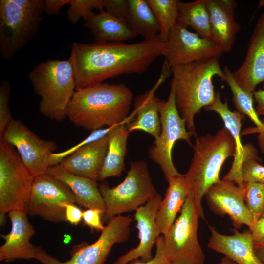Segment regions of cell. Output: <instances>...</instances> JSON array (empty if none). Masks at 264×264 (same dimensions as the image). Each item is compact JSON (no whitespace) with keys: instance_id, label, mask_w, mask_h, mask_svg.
Here are the masks:
<instances>
[{"instance_id":"46","label":"cell","mask_w":264,"mask_h":264,"mask_svg":"<svg viewBox=\"0 0 264 264\" xmlns=\"http://www.w3.org/2000/svg\"><path fill=\"white\" fill-rule=\"evenodd\" d=\"M219 264H237L233 261L226 257L222 258L220 261Z\"/></svg>"},{"instance_id":"39","label":"cell","mask_w":264,"mask_h":264,"mask_svg":"<svg viewBox=\"0 0 264 264\" xmlns=\"http://www.w3.org/2000/svg\"><path fill=\"white\" fill-rule=\"evenodd\" d=\"M155 245V255L151 260L144 262L141 259H136L130 262L129 264H169L164 255L163 236H159L157 238Z\"/></svg>"},{"instance_id":"34","label":"cell","mask_w":264,"mask_h":264,"mask_svg":"<svg viewBox=\"0 0 264 264\" xmlns=\"http://www.w3.org/2000/svg\"><path fill=\"white\" fill-rule=\"evenodd\" d=\"M66 15L68 21L73 24L83 18L88 20L95 13L94 9L99 11L104 9V0H70Z\"/></svg>"},{"instance_id":"4","label":"cell","mask_w":264,"mask_h":264,"mask_svg":"<svg viewBox=\"0 0 264 264\" xmlns=\"http://www.w3.org/2000/svg\"><path fill=\"white\" fill-rule=\"evenodd\" d=\"M192 147L193 155L184 176L199 218L204 219L202 199L208 189L220 180V173L224 161L234 157L235 142L224 126L216 134L196 137Z\"/></svg>"},{"instance_id":"23","label":"cell","mask_w":264,"mask_h":264,"mask_svg":"<svg viewBox=\"0 0 264 264\" xmlns=\"http://www.w3.org/2000/svg\"><path fill=\"white\" fill-rule=\"evenodd\" d=\"M206 110L217 113L224 123V126L232 134L235 142V151L232 166L223 179L233 181L241 188H244L242 176V167L245 154L244 146L241 141V129L244 115L238 111H232L228 108L227 101L222 102L220 93H216L214 102Z\"/></svg>"},{"instance_id":"19","label":"cell","mask_w":264,"mask_h":264,"mask_svg":"<svg viewBox=\"0 0 264 264\" xmlns=\"http://www.w3.org/2000/svg\"><path fill=\"white\" fill-rule=\"evenodd\" d=\"M232 73L238 85L250 93H253L256 87L264 81V12L255 25L243 63Z\"/></svg>"},{"instance_id":"18","label":"cell","mask_w":264,"mask_h":264,"mask_svg":"<svg viewBox=\"0 0 264 264\" xmlns=\"http://www.w3.org/2000/svg\"><path fill=\"white\" fill-rule=\"evenodd\" d=\"M171 67L164 62L160 77L152 89L136 97L132 114L126 119L128 131H143L153 136L154 139L160 135L161 123L159 107L161 99L155 93L159 86L170 75Z\"/></svg>"},{"instance_id":"31","label":"cell","mask_w":264,"mask_h":264,"mask_svg":"<svg viewBox=\"0 0 264 264\" xmlns=\"http://www.w3.org/2000/svg\"><path fill=\"white\" fill-rule=\"evenodd\" d=\"M151 8L160 28L159 36L165 42L177 21V0H146Z\"/></svg>"},{"instance_id":"48","label":"cell","mask_w":264,"mask_h":264,"mask_svg":"<svg viewBox=\"0 0 264 264\" xmlns=\"http://www.w3.org/2000/svg\"><path fill=\"white\" fill-rule=\"evenodd\" d=\"M263 124L264 125V117L261 119Z\"/></svg>"},{"instance_id":"10","label":"cell","mask_w":264,"mask_h":264,"mask_svg":"<svg viewBox=\"0 0 264 264\" xmlns=\"http://www.w3.org/2000/svg\"><path fill=\"white\" fill-rule=\"evenodd\" d=\"M161 132L154 139V144L148 149L150 159L158 164L167 181L179 173L174 166L172 156L175 143L179 140L192 146L186 122L176 108L174 93V85L171 80L170 91L166 101L161 100L159 107Z\"/></svg>"},{"instance_id":"6","label":"cell","mask_w":264,"mask_h":264,"mask_svg":"<svg viewBox=\"0 0 264 264\" xmlns=\"http://www.w3.org/2000/svg\"><path fill=\"white\" fill-rule=\"evenodd\" d=\"M43 0H0V55L11 59L38 33Z\"/></svg>"},{"instance_id":"24","label":"cell","mask_w":264,"mask_h":264,"mask_svg":"<svg viewBox=\"0 0 264 264\" xmlns=\"http://www.w3.org/2000/svg\"><path fill=\"white\" fill-rule=\"evenodd\" d=\"M47 173L66 184L76 198V203L88 209H98L104 215L105 204L97 181L73 174L61 165L48 168Z\"/></svg>"},{"instance_id":"9","label":"cell","mask_w":264,"mask_h":264,"mask_svg":"<svg viewBox=\"0 0 264 264\" xmlns=\"http://www.w3.org/2000/svg\"><path fill=\"white\" fill-rule=\"evenodd\" d=\"M34 178L13 147L0 137V212H27Z\"/></svg>"},{"instance_id":"3","label":"cell","mask_w":264,"mask_h":264,"mask_svg":"<svg viewBox=\"0 0 264 264\" xmlns=\"http://www.w3.org/2000/svg\"><path fill=\"white\" fill-rule=\"evenodd\" d=\"M171 72L176 108L186 122L188 132L192 137L196 136L195 115L215 99L213 78L217 76L222 81L224 80L219 57L173 66Z\"/></svg>"},{"instance_id":"11","label":"cell","mask_w":264,"mask_h":264,"mask_svg":"<svg viewBox=\"0 0 264 264\" xmlns=\"http://www.w3.org/2000/svg\"><path fill=\"white\" fill-rule=\"evenodd\" d=\"M132 222V218L128 216L113 217L95 242L92 244L83 242L74 246L70 252L71 258L67 261L61 262L42 248L35 259L43 264H103L114 244L129 239Z\"/></svg>"},{"instance_id":"26","label":"cell","mask_w":264,"mask_h":264,"mask_svg":"<svg viewBox=\"0 0 264 264\" xmlns=\"http://www.w3.org/2000/svg\"><path fill=\"white\" fill-rule=\"evenodd\" d=\"M83 26L90 31L96 42H122L138 36L127 22L104 10L85 21Z\"/></svg>"},{"instance_id":"38","label":"cell","mask_w":264,"mask_h":264,"mask_svg":"<svg viewBox=\"0 0 264 264\" xmlns=\"http://www.w3.org/2000/svg\"><path fill=\"white\" fill-rule=\"evenodd\" d=\"M102 215H104L103 213L99 209H88L83 211L82 220L84 223L92 230L102 231L105 227L101 221Z\"/></svg>"},{"instance_id":"43","label":"cell","mask_w":264,"mask_h":264,"mask_svg":"<svg viewBox=\"0 0 264 264\" xmlns=\"http://www.w3.org/2000/svg\"><path fill=\"white\" fill-rule=\"evenodd\" d=\"M253 97L257 103L255 109L257 114L264 117V89L255 90Z\"/></svg>"},{"instance_id":"16","label":"cell","mask_w":264,"mask_h":264,"mask_svg":"<svg viewBox=\"0 0 264 264\" xmlns=\"http://www.w3.org/2000/svg\"><path fill=\"white\" fill-rule=\"evenodd\" d=\"M162 199L161 196L158 193L136 210L134 219L138 231L139 244L119 257L113 264H128L138 258L144 262L153 258L152 251L160 234L156 225L155 219Z\"/></svg>"},{"instance_id":"13","label":"cell","mask_w":264,"mask_h":264,"mask_svg":"<svg viewBox=\"0 0 264 264\" xmlns=\"http://www.w3.org/2000/svg\"><path fill=\"white\" fill-rule=\"evenodd\" d=\"M1 137L16 148L23 163L35 177L46 173L50 167V155L58 148L54 141L40 138L20 120L13 119Z\"/></svg>"},{"instance_id":"32","label":"cell","mask_w":264,"mask_h":264,"mask_svg":"<svg viewBox=\"0 0 264 264\" xmlns=\"http://www.w3.org/2000/svg\"><path fill=\"white\" fill-rule=\"evenodd\" d=\"M244 146L245 154L242 167L243 182L264 183V166L258 161L256 149L250 144H246Z\"/></svg>"},{"instance_id":"20","label":"cell","mask_w":264,"mask_h":264,"mask_svg":"<svg viewBox=\"0 0 264 264\" xmlns=\"http://www.w3.org/2000/svg\"><path fill=\"white\" fill-rule=\"evenodd\" d=\"M212 40L222 53L231 51L241 26L235 18L237 5L234 0H206Z\"/></svg>"},{"instance_id":"30","label":"cell","mask_w":264,"mask_h":264,"mask_svg":"<svg viewBox=\"0 0 264 264\" xmlns=\"http://www.w3.org/2000/svg\"><path fill=\"white\" fill-rule=\"evenodd\" d=\"M224 80L229 86L232 94V102L237 111L247 116L256 125L253 132H257L258 141H264V125L257 114L253 104V93L244 90L236 82L232 71L226 66L223 70Z\"/></svg>"},{"instance_id":"17","label":"cell","mask_w":264,"mask_h":264,"mask_svg":"<svg viewBox=\"0 0 264 264\" xmlns=\"http://www.w3.org/2000/svg\"><path fill=\"white\" fill-rule=\"evenodd\" d=\"M27 214L19 210L8 213L12 227L9 233L1 235L5 242L0 247V261L36 259L41 248L30 243V240L35 231L28 220Z\"/></svg>"},{"instance_id":"21","label":"cell","mask_w":264,"mask_h":264,"mask_svg":"<svg viewBox=\"0 0 264 264\" xmlns=\"http://www.w3.org/2000/svg\"><path fill=\"white\" fill-rule=\"evenodd\" d=\"M211 236L208 247L222 254L237 264H263L254 250V243L250 231L241 233L232 229L233 234L225 235L219 232L214 227L209 226Z\"/></svg>"},{"instance_id":"47","label":"cell","mask_w":264,"mask_h":264,"mask_svg":"<svg viewBox=\"0 0 264 264\" xmlns=\"http://www.w3.org/2000/svg\"><path fill=\"white\" fill-rule=\"evenodd\" d=\"M264 7V0H260L258 4V7Z\"/></svg>"},{"instance_id":"40","label":"cell","mask_w":264,"mask_h":264,"mask_svg":"<svg viewBox=\"0 0 264 264\" xmlns=\"http://www.w3.org/2000/svg\"><path fill=\"white\" fill-rule=\"evenodd\" d=\"M70 0H43V12L47 15H58L65 5H69Z\"/></svg>"},{"instance_id":"25","label":"cell","mask_w":264,"mask_h":264,"mask_svg":"<svg viewBox=\"0 0 264 264\" xmlns=\"http://www.w3.org/2000/svg\"><path fill=\"white\" fill-rule=\"evenodd\" d=\"M164 198L159 206L155 219L160 234L165 235L173 225L177 213L182 209L190 192L184 175L171 178Z\"/></svg>"},{"instance_id":"45","label":"cell","mask_w":264,"mask_h":264,"mask_svg":"<svg viewBox=\"0 0 264 264\" xmlns=\"http://www.w3.org/2000/svg\"><path fill=\"white\" fill-rule=\"evenodd\" d=\"M7 217L6 212H0V225L4 226L6 223Z\"/></svg>"},{"instance_id":"27","label":"cell","mask_w":264,"mask_h":264,"mask_svg":"<svg viewBox=\"0 0 264 264\" xmlns=\"http://www.w3.org/2000/svg\"><path fill=\"white\" fill-rule=\"evenodd\" d=\"M125 121L112 127L108 134V150L100 172V181L110 177L120 176L125 169L127 139L131 133Z\"/></svg>"},{"instance_id":"29","label":"cell","mask_w":264,"mask_h":264,"mask_svg":"<svg viewBox=\"0 0 264 264\" xmlns=\"http://www.w3.org/2000/svg\"><path fill=\"white\" fill-rule=\"evenodd\" d=\"M128 1L129 8L127 23L144 39H152L159 35V24L147 0Z\"/></svg>"},{"instance_id":"15","label":"cell","mask_w":264,"mask_h":264,"mask_svg":"<svg viewBox=\"0 0 264 264\" xmlns=\"http://www.w3.org/2000/svg\"><path fill=\"white\" fill-rule=\"evenodd\" d=\"M244 188L222 179L212 185L204 196L209 208L215 214L228 215L235 228L245 225L250 230L254 220L245 203Z\"/></svg>"},{"instance_id":"7","label":"cell","mask_w":264,"mask_h":264,"mask_svg":"<svg viewBox=\"0 0 264 264\" xmlns=\"http://www.w3.org/2000/svg\"><path fill=\"white\" fill-rule=\"evenodd\" d=\"M106 211L105 220L123 213L136 211L158 193L153 184L145 161L132 162L125 179L110 188L103 182L99 185Z\"/></svg>"},{"instance_id":"37","label":"cell","mask_w":264,"mask_h":264,"mask_svg":"<svg viewBox=\"0 0 264 264\" xmlns=\"http://www.w3.org/2000/svg\"><path fill=\"white\" fill-rule=\"evenodd\" d=\"M129 8L128 0H104V10L126 22Z\"/></svg>"},{"instance_id":"1","label":"cell","mask_w":264,"mask_h":264,"mask_svg":"<svg viewBox=\"0 0 264 264\" xmlns=\"http://www.w3.org/2000/svg\"><path fill=\"white\" fill-rule=\"evenodd\" d=\"M164 47L159 35L130 44L74 42L69 58L75 72L76 90L123 74L143 73L163 55Z\"/></svg>"},{"instance_id":"22","label":"cell","mask_w":264,"mask_h":264,"mask_svg":"<svg viewBox=\"0 0 264 264\" xmlns=\"http://www.w3.org/2000/svg\"><path fill=\"white\" fill-rule=\"evenodd\" d=\"M108 134L78 149L64 158L59 164L73 174L96 181L99 180L108 150Z\"/></svg>"},{"instance_id":"28","label":"cell","mask_w":264,"mask_h":264,"mask_svg":"<svg viewBox=\"0 0 264 264\" xmlns=\"http://www.w3.org/2000/svg\"><path fill=\"white\" fill-rule=\"evenodd\" d=\"M177 22L191 27L200 37L212 40L209 12L206 0L178 2Z\"/></svg>"},{"instance_id":"41","label":"cell","mask_w":264,"mask_h":264,"mask_svg":"<svg viewBox=\"0 0 264 264\" xmlns=\"http://www.w3.org/2000/svg\"><path fill=\"white\" fill-rule=\"evenodd\" d=\"M254 243L264 242V212L249 230Z\"/></svg>"},{"instance_id":"14","label":"cell","mask_w":264,"mask_h":264,"mask_svg":"<svg viewBox=\"0 0 264 264\" xmlns=\"http://www.w3.org/2000/svg\"><path fill=\"white\" fill-rule=\"evenodd\" d=\"M220 49L211 40L189 31L177 21L165 42L163 55L172 67L194 62L220 57Z\"/></svg>"},{"instance_id":"36","label":"cell","mask_w":264,"mask_h":264,"mask_svg":"<svg viewBox=\"0 0 264 264\" xmlns=\"http://www.w3.org/2000/svg\"><path fill=\"white\" fill-rule=\"evenodd\" d=\"M11 86L6 80H3L0 85V137L13 118L9 107L11 93Z\"/></svg>"},{"instance_id":"35","label":"cell","mask_w":264,"mask_h":264,"mask_svg":"<svg viewBox=\"0 0 264 264\" xmlns=\"http://www.w3.org/2000/svg\"><path fill=\"white\" fill-rule=\"evenodd\" d=\"M112 127H107L94 130L86 138L79 144L70 149L59 153H53L50 156V166L59 164L61 161L66 157L70 155L78 149L90 143L99 140L105 137L110 131Z\"/></svg>"},{"instance_id":"12","label":"cell","mask_w":264,"mask_h":264,"mask_svg":"<svg viewBox=\"0 0 264 264\" xmlns=\"http://www.w3.org/2000/svg\"><path fill=\"white\" fill-rule=\"evenodd\" d=\"M75 203L70 189L46 173L35 177L27 213L54 223L66 222V206Z\"/></svg>"},{"instance_id":"5","label":"cell","mask_w":264,"mask_h":264,"mask_svg":"<svg viewBox=\"0 0 264 264\" xmlns=\"http://www.w3.org/2000/svg\"><path fill=\"white\" fill-rule=\"evenodd\" d=\"M28 78L40 98L39 111L51 120L62 121L76 91L74 67L70 58L48 59L37 65Z\"/></svg>"},{"instance_id":"44","label":"cell","mask_w":264,"mask_h":264,"mask_svg":"<svg viewBox=\"0 0 264 264\" xmlns=\"http://www.w3.org/2000/svg\"><path fill=\"white\" fill-rule=\"evenodd\" d=\"M254 250L258 258L264 264V242L254 243Z\"/></svg>"},{"instance_id":"8","label":"cell","mask_w":264,"mask_h":264,"mask_svg":"<svg viewBox=\"0 0 264 264\" xmlns=\"http://www.w3.org/2000/svg\"><path fill=\"white\" fill-rule=\"evenodd\" d=\"M199 218L189 194L179 216L162 236L164 255L169 264H204L205 255L197 234Z\"/></svg>"},{"instance_id":"42","label":"cell","mask_w":264,"mask_h":264,"mask_svg":"<svg viewBox=\"0 0 264 264\" xmlns=\"http://www.w3.org/2000/svg\"><path fill=\"white\" fill-rule=\"evenodd\" d=\"M83 211L74 204L66 206V221L71 224L77 225L82 220Z\"/></svg>"},{"instance_id":"33","label":"cell","mask_w":264,"mask_h":264,"mask_svg":"<svg viewBox=\"0 0 264 264\" xmlns=\"http://www.w3.org/2000/svg\"><path fill=\"white\" fill-rule=\"evenodd\" d=\"M244 190L245 203L254 224L264 212V183H245Z\"/></svg>"},{"instance_id":"2","label":"cell","mask_w":264,"mask_h":264,"mask_svg":"<svg viewBox=\"0 0 264 264\" xmlns=\"http://www.w3.org/2000/svg\"><path fill=\"white\" fill-rule=\"evenodd\" d=\"M132 98L123 83L103 82L88 87L75 91L66 116L76 127L88 131L112 127L126 121Z\"/></svg>"}]
</instances>
